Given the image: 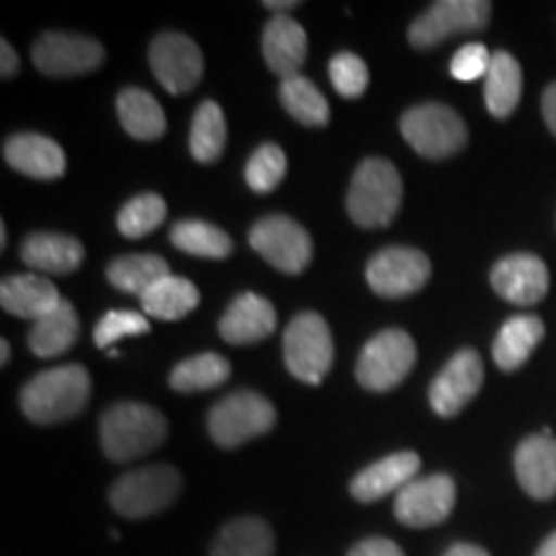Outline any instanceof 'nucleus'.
Here are the masks:
<instances>
[{"mask_svg": "<svg viewBox=\"0 0 556 556\" xmlns=\"http://www.w3.org/2000/svg\"><path fill=\"white\" fill-rule=\"evenodd\" d=\"M101 448L111 462H131L163 446L168 420L155 407L142 402H119L101 415Z\"/></svg>", "mask_w": 556, "mask_h": 556, "instance_id": "f257e3e1", "label": "nucleus"}, {"mask_svg": "<svg viewBox=\"0 0 556 556\" xmlns=\"http://www.w3.org/2000/svg\"><path fill=\"white\" fill-rule=\"evenodd\" d=\"M90 400V374L83 366L41 371L21 389V409L31 422L54 426L75 417Z\"/></svg>", "mask_w": 556, "mask_h": 556, "instance_id": "f03ea898", "label": "nucleus"}, {"mask_svg": "<svg viewBox=\"0 0 556 556\" xmlns=\"http://www.w3.org/2000/svg\"><path fill=\"white\" fill-rule=\"evenodd\" d=\"M348 214L358 227L392 225L402 206V176L384 157H368L353 173L345 199Z\"/></svg>", "mask_w": 556, "mask_h": 556, "instance_id": "7ed1b4c3", "label": "nucleus"}, {"mask_svg": "<svg viewBox=\"0 0 556 556\" xmlns=\"http://www.w3.org/2000/svg\"><path fill=\"white\" fill-rule=\"evenodd\" d=\"M332 358H336V343L332 332L323 317L315 312H302L283 330V364L289 374L304 384H323L328 377Z\"/></svg>", "mask_w": 556, "mask_h": 556, "instance_id": "20e7f679", "label": "nucleus"}, {"mask_svg": "<svg viewBox=\"0 0 556 556\" xmlns=\"http://www.w3.org/2000/svg\"><path fill=\"white\" fill-rule=\"evenodd\" d=\"M400 131L409 148L428 160L456 155L469 139L467 124L462 116L443 103H420V106L405 111L400 119Z\"/></svg>", "mask_w": 556, "mask_h": 556, "instance_id": "39448f33", "label": "nucleus"}, {"mask_svg": "<svg viewBox=\"0 0 556 556\" xmlns=\"http://www.w3.org/2000/svg\"><path fill=\"white\" fill-rule=\"evenodd\" d=\"M208 435L222 448H238L276 426V407L258 392L240 389L208 409Z\"/></svg>", "mask_w": 556, "mask_h": 556, "instance_id": "423d86ee", "label": "nucleus"}, {"mask_svg": "<svg viewBox=\"0 0 556 556\" xmlns=\"http://www.w3.org/2000/svg\"><path fill=\"white\" fill-rule=\"evenodd\" d=\"M180 492V475L168 464L127 471L109 490V503L124 518H148L163 513Z\"/></svg>", "mask_w": 556, "mask_h": 556, "instance_id": "0eeeda50", "label": "nucleus"}, {"mask_svg": "<svg viewBox=\"0 0 556 556\" xmlns=\"http://www.w3.org/2000/svg\"><path fill=\"white\" fill-rule=\"evenodd\" d=\"M417 361L415 340L405 330L389 328L374 336L361 351L356 379L368 392H389L413 371Z\"/></svg>", "mask_w": 556, "mask_h": 556, "instance_id": "6e6552de", "label": "nucleus"}, {"mask_svg": "<svg viewBox=\"0 0 556 556\" xmlns=\"http://www.w3.org/2000/svg\"><path fill=\"white\" fill-rule=\"evenodd\" d=\"M250 248L287 276H299L312 261V238L299 222L283 214L263 217L250 229Z\"/></svg>", "mask_w": 556, "mask_h": 556, "instance_id": "1a4fd4ad", "label": "nucleus"}, {"mask_svg": "<svg viewBox=\"0 0 556 556\" xmlns=\"http://www.w3.org/2000/svg\"><path fill=\"white\" fill-rule=\"evenodd\" d=\"M490 13L492 3L486 0H438L420 18H415L407 39L415 50H430L456 34L484 29Z\"/></svg>", "mask_w": 556, "mask_h": 556, "instance_id": "9d476101", "label": "nucleus"}, {"mask_svg": "<svg viewBox=\"0 0 556 556\" xmlns=\"http://www.w3.org/2000/svg\"><path fill=\"white\" fill-rule=\"evenodd\" d=\"M31 60L39 73L50 78H73V75L93 73L103 65L106 50L101 41L83 37V34L67 31H47L34 41Z\"/></svg>", "mask_w": 556, "mask_h": 556, "instance_id": "9b49d317", "label": "nucleus"}, {"mask_svg": "<svg viewBox=\"0 0 556 556\" xmlns=\"http://www.w3.org/2000/svg\"><path fill=\"white\" fill-rule=\"evenodd\" d=\"M430 278V261L422 250L394 245L384 248L368 261L366 281L374 294L384 299H402L417 294Z\"/></svg>", "mask_w": 556, "mask_h": 556, "instance_id": "f8f14e48", "label": "nucleus"}, {"mask_svg": "<svg viewBox=\"0 0 556 556\" xmlns=\"http://www.w3.org/2000/svg\"><path fill=\"white\" fill-rule=\"evenodd\" d=\"M150 65L168 93H189L204 75V58L197 41L180 31H163L150 45Z\"/></svg>", "mask_w": 556, "mask_h": 556, "instance_id": "ddd939ff", "label": "nucleus"}, {"mask_svg": "<svg viewBox=\"0 0 556 556\" xmlns=\"http://www.w3.org/2000/svg\"><path fill=\"white\" fill-rule=\"evenodd\" d=\"M456 505V482L448 475H430L397 492L394 516L402 526L430 528L443 523Z\"/></svg>", "mask_w": 556, "mask_h": 556, "instance_id": "4468645a", "label": "nucleus"}, {"mask_svg": "<svg viewBox=\"0 0 556 556\" xmlns=\"http://www.w3.org/2000/svg\"><path fill=\"white\" fill-rule=\"evenodd\" d=\"M482 356H479L477 351H471V348H464V351H458L456 356L443 366V371L438 374L433 384H430V407H433V413L441 417H456L477 397V392L482 389Z\"/></svg>", "mask_w": 556, "mask_h": 556, "instance_id": "2eb2a0df", "label": "nucleus"}, {"mask_svg": "<svg viewBox=\"0 0 556 556\" xmlns=\"http://www.w3.org/2000/svg\"><path fill=\"white\" fill-rule=\"evenodd\" d=\"M492 289L497 291L505 302L528 307L539 304L548 294V268L539 255L516 253L497 261L490 274Z\"/></svg>", "mask_w": 556, "mask_h": 556, "instance_id": "dca6fc26", "label": "nucleus"}, {"mask_svg": "<svg viewBox=\"0 0 556 556\" xmlns=\"http://www.w3.org/2000/svg\"><path fill=\"white\" fill-rule=\"evenodd\" d=\"M3 157L21 176L37 180H54L65 176L67 168L65 150L54 139L45 135H29V131L5 139Z\"/></svg>", "mask_w": 556, "mask_h": 556, "instance_id": "f3484780", "label": "nucleus"}, {"mask_svg": "<svg viewBox=\"0 0 556 556\" xmlns=\"http://www.w3.org/2000/svg\"><path fill=\"white\" fill-rule=\"evenodd\" d=\"M276 309L266 296L240 294L219 319V336L225 343L253 345L274 336Z\"/></svg>", "mask_w": 556, "mask_h": 556, "instance_id": "a211bd4d", "label": "nucleus"}, {"mask_svg": "<svg viewBox=\"0 0 556 556\" xmlns=\"http://www.w3.org/2000/svg\"><path fill=\"white\" fill-rule=\"evenodd\" d=\"M417 471H420V456L415 451H397V454L374 462L371 467L358 471L351 482V495L358 503H377L389 492H400L409 482H415Z\"/></svg>", "mask_w": 556, "mask_h": 556, "instance_id": "6ab92c4d", "label": "nucleus"}, {"mask_svg": "<svg viewBox=\"0 0 556 556\" xmlns=\"http://www.w3.org/2000/svg\"><path fill=\"white\" fill-rule=\"evenodd\" d=\"M516 477L533 500L556 495V441L552 430L526 438L516 448Z\"/></svg>", "mask_w": 556, "mask_h": 556, "instance_id": "aec40b11", "label": "nucleus"}, {"mask_svg": "<svg viewBox=\"0 0 556 556\" xmlns=\"http://www.w3.org/2000/svg\"><path fill=\"white\" fill-rule=\"evenodd\" d=\"M62 304V296L50 278L37 274L5 276L0 283V307L21 319H34L52 315Z\"/></svg>", "mask_w": 556, "mask_h": 556, "instance_id": "412c9836", "label": "nucleus"}, {"mask_svg": "<svg viewBox=\"0 0 556 556\" xmlns=\"http://www.w3.org/2000/svg\"><path fill=\"white\" fill-rule=\"evenodd\" d=\"M261 47L266 65L281 75V80L291 78L299 75V67L307 60V31L287 13H276L263 29Z\"/></svg>", "mask_w": 556, "mask_h": 556, "instance_id": "4be33fe9", "label": "nucleus"}, {"mask_svg": "<svg viewBox=\"0 0 556 556\" xmlns=\"http://www.w3.org/2000/svg\"><path fill=\"white\" fill-rule=\"evenodd\" d=\"M21 258L34 270L41 274H73L80 268L86 250L75 238L58 232H34L21 245Z\"/></svg>", "mask_w": 556, "mask_h": 556, "instance_id": "5701e85b", "label": "nucleus"}, {"mask_svg": "<svg viewBox=\"0 0 556 556\" xmlns=\"http://www.w3.org/2000/svg\"><path fill=\"white\" fill-rule=\"evenodd\" d=\"M544 323L536 315L510 317L500 328L495 343H492V358L503 371H516L528 361L541 340H544Z\"/></svg>", "mask_w": 556, "mask_h": 556, "instance_id": "b1692460", "label": "nucleus"}, {"mask_svg": "<svg viewBox=\"0 0 556 556\" xmlns=\"http://www.w3.org/2000/svg\"><path fill=\"white\" fill-rule=\"evenodd\" d=\"M523 93V70L510 52L492 54L490 73L484 78V103L495 119H507L518 109Z\"/></svg>", "mask_w": 556, "mask_h": 556, "instance_id": "393cba45", "label": "nucleus"}, {"mask_svg": "<svg viewBox=\"0 0 556 556\" xmlns=\"http://www.w3.org/2000/svg\"><path fill=\"white\" fill-rule=\"evenodd\" d=\"M80 336V319L75 312L73 302L62 299V304L52 315L41 317L39 323L31 325L29 330V348L34 356L54 358L67 353L70 348L78 343Z\"/></svg>", "mask_w": 556, "mask_h": 556, "instance_id": "a878e982", "label": "nucleus"}, {"mask_svg": "<svg viewBox=\"0 0 556 556\" xmlns=\"http://www.w3.org/2000/svg\"><path fill=\"white\" fill-rule=\"evenodd\" d=\"M116 111H119V122L129 137L142 139V142H152L165 135L163 106L157 99L142 88H124L116 99Z\"/></svg>", "mask_w": 556, "mask_h": 556, "instance_id": "bb28decb", "label": "nucleus"}, {"mask_svg": "<svg viewBox=\"0 0 556 556\" xmlns=\"http://www.w3.org/2000/svg\"><path fill=\"white\" fill-rule=\"evenodd\" d=\"M274 531L261 518L229 520L212 544V556H274Z\"/></svg>", "mask_w": 556, "mask_h": 556, "instance_id": "cd10ccee", "label": "nucleus"}, {"mask_svg": "<svg viewBox=\"0 0 556 556\" xmlns=\"http://www.w3.org/2000/svg\"><path fill=\"white\" fill-rule=\"evenodd\" d=\"M199 302H201L199 289L193 287L189 278L170 274L160 278L155 287L142 296V309L144 315L155 319L176 323V319H184L186 315H191V312L199 307Z\"/></svg>", "mask_w": 556, "mask_h": 556, "instance_id": "c85d7f7f", "label": "nucleus"}, {"mask_svg": "<svg viewBox=\"0 0 556 556\" xmlns=\"http://www.w3.org/2000/svg\"><path fill=\"white\" fill-rule=\"evenodd\" d=\"M165 276H170V270L160 255H122V258L111 261L106 268L111 287L124 291V294H137L139 299Z\"/></svg>", "mask_w": 556, "mask_h": 556, "instance_id": "c756f323", "label": "nucleus"}, {"mask_svg": "<svg viewBox=\"0 0 556 556\" xmlns=\"http://www.w3.org/2000/svg\"><path fill=\"white\" fill-rule=\"evenodd\" d=\"M278 99L283 109L304 127H325L330 122V103L319 88L304 75H291L278 86Z\"/></svg>", "mask_w": 556, "mask_h": 556, "instance_id": "7c9ffc66", "label": "nucleus"}, {"mask_svg": "<svg viewBox=\"0 0 556 556\" xmlns=\"http://www.w3.org/2000/svg\"><path fill=\"white\" fill-rule=\"evenodd\" d=\"M170 242L184 253L197 255V258L222 261L232 253V238L225 229L199 219H184L173 225Z\"/></svg>", "mask_w": 556, "mask_h": 556, "instance_id": "2f4dec72", "label": "nucleus"}, {"mask_svg": "<svg viewBox=\"0 0 556 556\" xmlns=\"http://www.w3.org/2000/svg\"><path fill=\"white\" fill-rule=\"evenodd\" d=\"M191 155L197 163H217L227 144V122L217 101H204L191 122Z\"/></svg>", "mask_w": 556, "mask_h": 556, "instance_id": "473e14b6", "label": "nucleus"}, {"mask_svg": "<svg viewBox=\"0 0 556 556\" xmlns=\"http://www.w3.org/2000/svg\"><path fill=\"white\" fill-rule=\"evenodd\" d=\"M232 374V366L219 353H199V356L180 361L170 371V387L176 392H206L225 384Z\"/></svg>", "mask_w": 556, "mask_h": 556, "instance_id": "72a5a7b5", "label": "nucleus"}, {"mask_svg": "<svg viewBox=\"0 0 556 556\" xmlns=\"http://www.w3.org/2000/svg\"><path fill=\"white\" fill-rule=\"evenodd\" d=\"M165 217H168V204H165L163 197H157V193H139V197L129 199L122 206L119 217H116V227H119L124 238L139 240L144 235L155 232Z\"/></svg>", "mask_w": 556, "mask_h": 556, "instance_id": "f704fd0d", "label": "nucleus"}, {"mask_svg": "<svg viewBox=\"0 0 556 556\" xmlns=\"http://www.w3.org/2000/svg\"><path fill=\"white\" fill-rule=\"evenodd\" d=\"M283 176H287V155L274 142L261 144L245 165V180L255 193L276 191Z\"/></svg>", "mask_w": 556, "mask_h": 556, "instance_id": "c9c22d12", "label": "nucleus"}, {"mask_svg": "<svg viewBox=\"0 0 556 556\" xmlns=\"http://www.w3.org/2000/svg\"><path fill=\"white\" fill-rule=\"evenodd\" d=\"M150 332V319L139 312H129V309H114L106 312L99 319L93 330V343L103 348V351H111L114 343H119L124 338L131 336H148Z\"/></svg>", "mask_w": 556, "mask_h": 556, "instance_id": "e433bc0d", "label": "nucleus"}, {"mask_svg": "<svg viewBox=\"0 0 556 556\" xmlns=\"http://www.w3.org/2000/svg\"><path fill=\"white\" fill-rule=\"evenodd\" d=\"M330 80L343 99H361L368 88L366 62L353 52H338L330 60Z\"/></svg>", "mask_w": 556, "mask_h": 556, "instance_id": "4c0bfd02", "label": "nucleus"}, {"mask_svg": "<svg viewBox=\"0 0 556 556\" xmlns=\"http://www.w3.org/2000/svg\"><path fill=\"white\" fill-rule=\"evenodd\" d=\"M492 54L495 52H490L484 45H479V41L464 45L462 50L454 54V60H451V75L462 83L486 78L492 65Z\"/></svg>", "mask_w": 556, "mask_h": 556, "instance_id": "58836bf2", "label": "nucleus"}, {"mask_svg": "<svg viewBox=\"0 0 556 556\" xmlns=\"http://www.w3.org/2000/svg\"><path fill=\"white\" fill-rule=\"evenodd\" d=\"M348 556H405V552H402L392 539L371 536V539L358 541V544L348 552Z\"/></svg>", "mask_w": 556, "mask_h": 556, "instance_id": "ea45409f", "label": "nucleus"}, {"mask_svg": "<svg viewBox=\"0 0 556 556\" xmlns=\"http://www.w3.org/2000/svg\"><path fill=\"white\" fill-rule=\"evenodd\" d=\"M0 60H3V65H0V75H3V78H13L21 65H18V54L11 47L9 39L0 41Z\"/></svg>", "mask_w": 556, "mask_h": 556, "instance_id": "a19ab883", "label": "nucleus"}, {"mask_svg": "<svg viewBox=\"0 0 556 556\" xmlns=\"http://www.w3.org/2000/svg\"><path fill=\"white\" fill-rule=\"evenodd\" d=\"M541 111H544L546 127L552 129V135L556 137V83H552V86L544 90V99H541Z\"/></svg>", "mask_w": 556, "mask_h": 556, "instance_id": "79ce46f5", "label": "nucleus"}, {"mask_svg": "<svg viewBox=\"0 0 556 556\" xmlns=\"http://www.w3.org/2000/svg\"><path fill=\"white\" fill-rule=\"evenodd\" d=\"M443 556H490L484 552L482 546H475V544H456V546H451L446 554Z\"/></svg>", "mask_w": 556, "mask_h": 556, "instance_id": "37998d69", "label": "nucleus"}, {"mask_svg": "<svg viewBox=\"0 0 556 556\" xmlns=\"http://www.w3.org/2000/svg\"><path fill=\"white\" fill-rule=\"evenodd\" d=\"M263 5H266L268 11H278V13H281V11L296 9V0H266V3H263Z\"/></svg>", "mask_w": 556, "mask_h": 556, "instance_id": "c03bdc74", "label": "nucleus"}, {"mask_svg": "<svg viewBox=\"0 0 556 556\" xmlns=\"http://www.w3.org/2000/svg\"><path fill=\"white\" fill-rule=\"evenodd\" d=\"M536 556H556V531L552 533V536H548V539L544 541V544L539 546Z\"/></svg>", "mask_w": 556, "mask_h": 556, "instance_id": "a18cd8bd", "label": "nucleus"}, {"mask_svg": "<svg viewBox=\"0 0 556 556\" xmlns=\"http://www.w3.org/2000/svg\"><path fill=\"white\" fill-rule=\"evenodd\" d=\"M9 361H11V343H9V340H0V364H9Z\"/></svg>", "mask_w": 556, "mask_h": 556, "instance_id": "49530a36", "label": "nucleus"}, {"mask_svg": "<svg viewBox=\"0 0 556 556\" xmlns=\"http://www.w3.org/2000/svg\"><path fill=\"white\" fill-rule=\"evenodd\" d=\"M5 242H9L5 240V225H0V248H5Z\"/></svg>", "mask_w": 556, "mask_h": 556, "instance_id": "de8ad7c7", "label": "nucleus"}]
</instances>
